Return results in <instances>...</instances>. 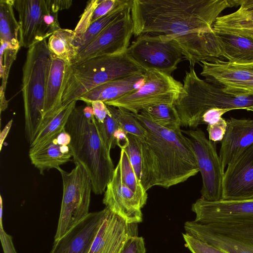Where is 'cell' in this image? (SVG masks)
<instances>
[{
	"mask_svg": "<svg viewBox=\"0 0 253 253\" xmlns=\"http://www.w3.org/2000/svg\"><path fill=\"white\" fill-rule=\"evenodd\" d=\"M238 6L239 0H132L133 35L209 33L223 11Z\"/></svg>",
	"mask_w": 253,
	"mask_h": 253,
	"instance_id": "cell-1",
	"label": "cell"
},
{
	"mask_svg": "<svg viewBox=\"0 0 253 253\" xmlns=\"http://www.w3.org/2000/svg\"><path fill=\"white\" fill-rule=\"evenodd\" d=\"M146 130L139 139L142 156L140 182L147 191L182 183L199 172L189 139L180 129L170 130L140 113L133 114Z\"/></svg>",
	"mask_w": 253,
	"mask_h": 253,
	"instance_id": "cell-2",
	"label": "cell"
},
{
	"mask_svg": "<svg viewBox=\"0 0 253 253\" xmlns=\"http://www.w3.org/2000/svg\"><path fill=\"white\" fill-rule=\"evenodd\" d=\"M64 130L71 136L69 145L75 164L83 165L91 179L92 192H105L115 168L109 151L100 134L96 119H87L83 107H75Z\"/></svg>",
	"mask_w": 253,
	"mask_h": 253,
	"instance_id": "cell-3",
	"label": "cell"
},
{
	"mask_svg": "<svg viewBox=\"0 0 253 253\" xmlns=\"http://www.w3.org/2000/svg\"><path fill=\"white\" fill-rule=\"evenodd\" d=\"M145 71L127 50L70 64L64 85L62 105L78 101L85 93L105 83L142 75Z\"/></svg>",
	"mask_w": 253,
	"mask_h": 253,
	"instance_id": "cell-4",
	"label": "cell"
},
{
	"mask_svg": "<svg viewBox=\"0 0 253 253\" xmlns=\"http://www.w3.org/2000/svg\"><path fill=\"white\" fill-rule=\"evenodd\" d=\"M183 82V92L174 104L181 126H198L204 113L211 108L248 110L253 107V96L227 94L222 88L200 79L193 67L186 71Z\"/></svg>",
	"mask_w": 253,
	"mask_h": 253,
	"instance_id": "cell-5",
	"label": "cell"
},
{
	"mask_svg": "<svg viewBox=\"0 0 253 253\" xmlns=\"http://www.w3.org/2000/svg\"><path fill=\"white\" fill-rule=\"evenodd\" d=\"M51 60L46 39L28 48L22 69L21 90L25 136L30 144L44 120L46 88Z\"/></svg>",
	"mask_w": 253,
	"mask_h": 253,
	"instance_id": "cell-6",
	"label": "cell"
},
{
	"mask_svg": "<svg viewBox=\"0 0 253 253\" xmlns=\"http://www.w3.org/2000/svg\"><path fill=\"white\" fill-rule=\"evenodd\" d=\"M63 195L54 240H58L89 213L92 191L89 176L84 167L75 164L69 172L60 168Z\"/></svg>",
	"mask_w": 253,
	"mask_h": 253,
	"instance_id": "cell-7",
	"label": "cell"
},
{
	"mask_svg": "<svg viewBox=\"0 0 253 253\" xmlns=\"http://www.w3.org/2000/svg\"><path fill=\"white\" fill-rule=\"evenodd\" d=\"M183 84L171 75L157 70H148L144 73V82L139 88L117 99L104 103L138 114L155 105L174 104L183 92Z\"/></svg>",
	"mask_w": 253,
	"mask_h": 253,
	"instance_id": "cell-8",
	"label": "cell"
},
{
	"mask_svg": "<svg viewBox=\"0 0 253 253\" xmlns=\"http://www.w3.org/2000/svg\"><path fill=\"white\" fill-rule=\"evenodd\" d=\"M185 233L227 253H253V222L186 221Z\"/></svg>",
	"mask_w": 253,
	"mask_h": 253,
	"instance_id": "cell-9",
	"label": "cell"
},
{
	"mask_svg": "<svg viewBox=\"0 0 253 253\" xmlns=\"http://www.w3.org/2000/svg\"><path fill=\"white\" fill-rule=\"evenodd\" d=\"M127 52L146 71L155 70L171 75L183 56L173 36L145 34L138 36Z\"/></svg>",
	"mask_w": 253,
	"mask_h": 253,
	"instance_id": "cell-10",
	"label": "cell"
},
{
	"mask_svg": "<svg viewBox=\"0 0 253 253\" xmlns=\"http://www.w3.org/2000/svg\"><path fill=\"white\" fill-rule=\"evenodd\" d=\"M182 131L188 136L202 175L201 198L210 202L222 200L225 168L215 142L208 139L200 128Z\"/></svg>",
	"mask_w": 253,
	"mask_h": 253,
	"instance_id": "cell-11",
	"label": "cell"
},
{
	"mask_svg": "<svg viewBox=\"0 0 253 253\" xmlns=\"http://www.w3.org/2000/svg\"><path fill=\"white\" fill-rule=\"evenodd\" d=\"M13 6L18 14L21 47L29 48L57 30L56 20L49 13V0H13Z\"/></svg>",
	"mask_w": 253,
	"mask_h": 253,
	"instance_id": "cell-12",
	"label": "cell"
},
{
	"mask_svg": "<svg viewBox=\"0 0 253 253\" xmlns=\"http://www.w3.org/2000/svg\"><path fill=\"white\" fill-rule=\"evenodd\" d=\"M130 9L79 51L71 64L79 63L94 57L120 54L126 51L133 35Z\"/></svg>",
	"mask_w": 253,
	"mask_h": 253,
	"instance_id": "cell-13",
	"label": "cell"
},
{
	"mask_svg": "<svg viewBox=\"0 0 253 253\" xmlns=\"http://www.w3.org/2000/svg\"><path fill=\"white\" fill-rule=\"evenodd\" d=\"M195 221L202 223L253 222V198L210 202L202 198L192 205Z\"/></svg>",
	"mask_w": 253,
	"mask_h": 253,
	"instance_id": "cell-14",
	"label": "cell"
},
{
	"mask_svg": "<svg viewBox=\"0 0 253 253\" xmlns=\"http://www.w3.org/2000/svg\"><path fill=\"white\" fill-rule=\"evenodd\" d=\"M88 253H121L127 241L138 236V224L126 222L105 207Z\"/></svg>",
	"mask_w": 253,
	"mask_h": 253,
	"instance_id": "cell-15",
	"label": "cell"
},
{
	"mask_svg": "<svg viewBox=\"0 0 253 253\" xmlns=\"http://www.w3.org/2000/svg\"><path fill=\"white\" fill-rule=\"evenodd\" d=\"M253 198V144L229 164L224 172L222 200Z\"/></svg>",
	"mask_w": 253,
	"mask_h": 253,
	"instance_id": "cell-16",
	"label": "cell"
},
{
	"mask_svg": "<svg viewBox=\"0 0 253 253\" xmlns=\"http://www.w3.org/2000/svg\"><path fill=\"white\" fill-rule=\"evenodd\" d=\"M102 202L127 223L138 224L142 221L143 206L135 193L122 182L118 165L107 186Z\"/></svg>",
	"mask_w": 253,
	"mask_h": 253,
	"instance_id": "cell-17",
	"label": "cell"
},
{
	"mask_svg": "<svg viewBox=\"0 0 253 253\" xmlns=\"http://www.w3.org/2000/svg\"><path fill=\"white\" fill-rule=\"evenodd\" d=\"M104 209L90 212L58 240L50 253H88L104 214Z\"/></svg>",
	"mask_w": 253,
	"mask_h": 253,
	"instance_id": "cell-18",
	"label": "cell"
},
{
	"mask_svg": "<svg viewBox=\"0 0 253 253\" xmlns=\"http://www.w3.org/2000/svg\"><path fill=\"white\" fill-rule=\"evenodd\" d=\"M200 64L205 80L224 89L239 86L253 77V63L238 64L214 58Z\"/></svg>",
	"mask_w": 253,
	"mask_h": 253,
	"instance_id": "cell-19",
	"label": "cell"
},
{
	"mask_svg": "<svg viewBox=\"0 0 253 253\" xmlns=\"http://www.w3.org/2000/svg\"><path fill=\"white\" fill-rule=\"evenodd\" d=\"M227 123L219 155L224 168L253 144V119L230 117Z\"/></svg>",
	"mask_w": 253,
	"mask_h": 253,
	"instance_id": "cell-20",
	"label": "cell"
},
{
	"mask_svg": "<svg viewBox=\"0 0 253 253\" xmlns=\"http://www.w3.org/2000/svg\"><path fill=\"white\" fill-rule=\"evenodd\" d=\"M235 11L219 16L215 20L213 31L242 36L253 40V0H239Z\"/></svg>",
	"mask_w": 253,
	"mask_h": 253,
	"instance_id": "cell-21",
	"label": "cell"
},
{
	"mask_svg": "<svg viewBox=\"0 0 253 253\" xmlns=\"http://www.w3.org/2000/svg\"><path fill=\"white\" fill-rule=\"evenodd\" d=\"M70 64L52 56L46 88L44 119L52 115L63 106L62 98Z\"/></svg>",
	"mask_w": 253,
	"mask_h": 253,
	"instance_id": "cell-22",
	"label": "cell"
},
{
	"mask_svg": "<svg viewBox=\"0 0 253 253\" xmlns=\"http://www.w3.org/2000/svg\"><path fill=\"white\" fill-rule=\"evenodd\" d=\"M144 74L105 83L85 93L78 100L90 105L94 101L105 102L117 99L139 88L144 82Z\"/></svg>",
	"mask_w": 253,
	"mask_h": 253,
	"instance_id": "cell-23",
	"label": "cell"
},
{
	"mask_svg": "<svg viewBox=\"0 0 253 253\" xmlns=\"http://www.w3.org/2000/svg\"><path fill=\"white\" fill-rule=\"evenodd\" d=\"M56 137L35 150L29 151L32 164L42 174L50 169L58 170L61 165L70 161L72 157L69 146L59 145Z\"/></svg>",
	"mask_w": 253,
	"mask_h": 253,
	"instance_id": "cell-24",
	"label": "cell"
},
{
	"mask_svg": "<svg viewBox=\"0 0 253 253\" xmlns=\"http://www.w3.org/2000/svg\"><path fill=\"white\" fill-rule=\"evenodd\" d=\"M76 102L74 101L63 106L52 115L44 119L38 132L30 144V151L43 146L64 130L68 118L76 107Z\"/></svg>",
	"mask_w": 253,
	"mask_h": 253,
	"instance_id": "cell-25",
	"label": "cell"
},
{
	"mask_svg": "<svg viewBox=\"0 0 253 253\" xmlns=\"http://www.w3.org/2000/svg\"><path fill=\"white\" fill-rule=\"evenodd\" d=\"M132 0H122L121 3L108 14L92 23L86 32L74 39V44L79 52L84 49L106 27L123 16L129 9Z\"/></svg>",
	"mask_w": 253,
	"mask_h": 253,
	"instance_id": "cell-26",
	"label": "cell"
},
{
	"mask_svg": "<svg viewBox=\"0 0 253 253\" xmlns=\"http://www.w3.org/2000/svg\"><path fill=\"white\" fill-rule=\"evenodd\" d=\"M74 31L61 28L48 38V48L53 57L62 59L70 64L79 53L74 44Z\"/></svg>",
	"mask_w": 253,
	"mask_h": 253,
	"instance_id": "cell-27",
	"label": "cell"
},
{
	"mask_svg": "<svg viewBox=\"0 0 253 253\" xmlns=\"http://www.w3.org/2000/svg\"><path fill=\"white\" fill-rule=\"evenodd\" d=\"M122 0H91L88 1L75 29V39L84 34L93 22L105 16Z\"/></svg>",
	"mask_w": 253,
	"mask_h": 253,
	"instance_id": "cell-28",
	"label": "cell"
},
{
	"mask_svg": "<svg viewBox=\"0 0 253 253\" xmlns=\"http://www.w3.org/2000/svg\"><path fill=\"white\" fill-rule=\"evenodd\" d=\"M13 8V0H0V40L20 48L18 38L19 25Z\"/></svg>",
	"mask_w": 253,
	"mask_h": 253,
	"instance_id": "cell-29",
	"label": "cell"
},
{
	"mask_svg": "<svg viewBox=\"0 0 253 253\" xmlns=\"http://www.w3.org/2000/svg\"><path fill=\"white\" fill-rule=\"evenodd\" d=\"M139 113L149 117L157 125L170 130L180 129L181 121L174 104H163L145 109Z\"/></svg>",
	"mask_w": 253,
	"mask_h": 253,
	"instance_id": "cell-30",
	"label": "cell"
},
{
	"mask_svg": "<svg viewBox=\"0 0 253 253\" xmlns=\"http://www.w3.org/2000/svg\"><path fill=\"white\" fill-rule=\"evenodd\" d=\"M117 165L120 169L122 182L135 193L144 207L148 198L147 191L135 174L128 155L124 149L121 150L120 159Z\"/></svg>",
	"mask_w": 253,
	"mask_h": 253,
	"instance_id": "cell-31",
	"label": "cell"
},
{
	"mask_svg": "<svg viewBox=\"0 0 253 253\" xmlns=\"http://www.w3.org/2000/svg\"><path fill=\"white\" fill-rule=\"evenodd\" d=\"M0 72L2 79L0 87V109L4 111L8 106V102L5 97V90L9 72L20 48L3 41H0Z\"/></svg>",
	"mask_w": 253,
	"mask_h": 253,
	"instance_id": "cell-32",
	"label": "cell"
},
{
	"mask_svg": "<svg viewBox=\"0 0 253 253\" xmlns=\"http://www.w3.org/2000/svg\"><path fill=\"white\" fill-rule=\"evenodd\" d=\"M107 106L111 115L121 128L127 133L132 134L140 139L144 138L146 130L133 113L123 108Z\"/></svg>",
	"mask_w": 253,
	"mask_h": 253,
	"instance_id": "cell-33",
	"label": "cell"
},
{
	"mask_svg": "<svg viewBox=\"0 0 253 253\" xmlns=\"http://www.w3.org/2000/svg\"><path fill=\"white\" fill-rule=\"evenodd\" d=\"M128 145L124 149L129 158L130 164L137 177L140 181L142 169V156L139 138L127 133Z\"/></svg>",
	"mask_w": 253,
	"mask_h": 253,
	"instance_id": "cell-34",
	"label": "cell"
},
{
	"mask_svg": "<svg viewBox=\"0 0 253 253\" xmlns=\"http://www.w3.org/2000/svg\"><path fill=\"white\" fill-rule=\"evenodd\" d=\"M97 125L101 137L108 150L110 151L116 145L115 132L120 126L111 114L107 115L103 123L97 122Z\"/></svg>",
	"mask_w": 253,
	"mask_h": 253,
	"instance_id": "cell-35",
	"label": "cell"
},
{
	"mask_svg": "<svg viewBox=\"0 0 253 253\" xmlns=\"http://www.w3.org/2000/svg\"><path fill=\"white\" fill-rule=\"evenodd\" d=\"M186 247L191 253H227L226 252L200 241L186 233L182 234Z\"/></svg>",
	"mask_w": 253,
	"mask_h": 253,
	"instance_id": "cell-36",
	"label": "cell"
},
{
	"mask_svg": "<svg viewBox=\"0 0 253 253\" xmlns=\"http://www.w3.org/2000/svg\"><path fill=\"white\" fill-rule=\"evenodd\" d=\"M3 203L0 197V239L3 253H17L14 248L12 237L4 230L2 225Z\"/></svg>",
	"mask_w": 253,
	"mask_h": 253,
	"instance_id": "cell-37",
	"label": "cell"
},
{
	"mask_svg": "<svg viewBox=\"0 0 253 253\" xmlns=\"http://www.w3.org/2000/svg\"><path fill=\"white\" fill-rule=\"evenodd\" d=\"M227 126V120L223 118L214 124L208 125L207 130L209 139L213 142H221L225 134Z\"/></svg>",
	"mask_w": 253,
	"mask_h": 253,
	"instance_id": "cell-38",
	"label": "cell"
},
{
	"mask_svg": "<svg viewBox=\"0 0 253 253\" xmlns=\"http://www.w3.org/2000/svg\"><path fill=\"white\" fill-rule=\"evenodd\" d=\"M121 253H146L143 238L138 236L130 237Z\"/></svg>",
	"mask_w": 253,
	"mask_h": 253,
	"instance_id": "cell-39",
	"label": "cell"
},
{
	"mask_svg": "<svg viewBox=\"0 0 253 253\" xmlns=\"http://www.w3.org/2000/svg\"><path fill=\"white\" fill-rule=\"evenodd\" d=\"M231 111L229 109L213 108L205 111L201 117L200 125H207L214 124L222 118V115Z\"/></svg>",
	"mask_w": 253,
	"mask_h": 253,
	"instance_id": "cell-40",
	"label": "cell"
},
{
	"mask_svg": "<svg viewBox=\"0 0 253 253\" xmlns=\"http://www.w3.org/2000/svg\"><path fill=\"white\" fill-rule=\"evenodd\" d=\"M223 90L226 93L235 96H253V77L249 81L239 86Z\"/></svg>",
	"mask_w": 253,
	"mask_h": 253,
	"instance_id": "cell-41",
	"label": "cell"
},
{
	"mask_svg": "<svg viewBox=\"0 0 253 253\" xmlns=\"http://www.w3.org/2000/svg\"><path fill=\"white\" fill-rule=\"evenodd\" d=\"M94 117L98 123L104 122L106 116L111 113L107 105L102 101H94L91 103Z\"/></svg>",
	"mask_w": 253,
	"mask_h": 253,
	"instance_id": "cell-42",
	"label": "cell"
},
{
	"mask_svg": "<svg viewBox=\"0 0 253 253\" xmlns=\"http://www.w3.org/2000/svg\"><path fill=\"white\" fill-rule=\"evenodd\" d=\"M116 145H118L121 150L125 149L129 144V140L127 133L122 128H118L114 133Z\"/></svg>",
	"mask_w": 253,
	"mask_h": 253,
	"instance_id": "cell-43",
	"label": "cell"
},
{
	"mask_svg": "<svg viewBox=\"0 0 253 253\" xmlns=\"http://www.w3.org/2000/svg\"><path fill=\"white\" fill-rule=\"evenodd\" d=\"M72 3L71 0H49L51 11L58 13L59 11L69 8Z\"/></svg>",
	"mask_w": 253,
	"mask_h": 253,
	"instance_id": "cell-44",
	"label": "cell"
},
{
	"mask_svg": "<svg viewBox=\"0 0 253 253\" xmlns=\"http://www.w3.org/2000/svg\"><path fill=\"white\" fill-rule=\"evenodd\" d=\"M57 142L61 145H69L71 141V136L65 130L62 131L56 137Z\"/></svg>",
	"mask_w": 253,
	"mask_h": 253,
	"instance_id": "cell-45",
	"label": "cell"
},
{
	"mask_svg": "<svg viewBox=\"0 0 253 253\" xmlns=\"http://www.w3.org/2000/svg\"><path fill=\"white\" fill-rule=\"evenodd\" d=\"M12 119L10 120L5 125L0 133V150L1 151L4 140L6 138L12 124Z\"/></svg>",
	"mask_w": 253,
	"mask_h": 253,
	"instance_id": "cell-46",
	"label": "cell"
},
{
	"mask_svg": "<svg viewBox=\"0 0 253 253\" xmlns=\"http://www.w3.org/2000/svg\"><path fill=\"white\" fill-rule=\"evenodd\" d=\"M83 113L84 116L89 120H93L95 119L91 104L83 107Z\"/></svg>",
	"mask_w": 253,
	"mask_h": 253,
	"instance_id": "cell-47",
	"label": "cell"
},
{
	"mask_svg": "<svg viewBox=\"0 0 253 253\" xmlns=\"http://www.w3.org/2000/svg\"><path fill=\"white\" fill-rule=\"evenodd\" d=\"M248 111H251L253 112V107L249 108Z\"/></svg>",
	"mask_w": 253,
	"mask_h": 253,
	"instance_id": "cell-48",
	"label": "cell"
}]
</instances>
